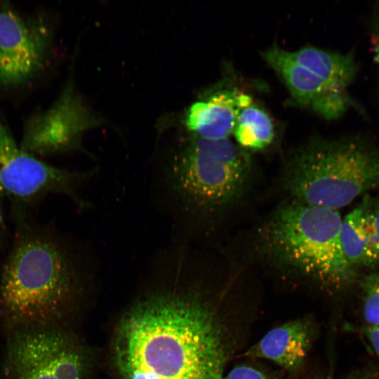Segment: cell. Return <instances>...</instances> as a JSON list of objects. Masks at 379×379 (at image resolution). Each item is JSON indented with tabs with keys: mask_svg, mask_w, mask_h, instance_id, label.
Here are the masks:
<instances>
[{
	"mask_svg": "<svg viewBox=\"0 0 379 379\" xmlns=\"http://www.w3.org/2000/svg\"><path fill=\"white\" fill-rule=\"evenodd\" d=\"M232 350L219 310L178 268L118 315L106 364L111 379H220Z\"/></svg>",
	"mask_w": 379,
	"mask_h": 379,
	"instance_id": "obj_1",
	"label": "cell"
},
{
	"mask_svg": "<svg viewBox=\"0 0 379 379\" xmlns=\"http://www.w3.org/2000/svg\"><path fill=\"white\" fill-rule=\"evenodd\" d=\"M91 286L90 272L62 237L21 223L0 272L5 333L34 328L77 331L90 305Z\"/></svg>",
	"mask_w": 379,
	"mask_h": 379,
	"instance_id": "obj_2",
	"label": "cell"
},
{
	"mask_svg": "<svg viewBox=\"0 0 379 379\" xmlns=\"http://www.w3.org/2000/svg\"><path fill=\"white\" fill-rule=\"evenodd\" d=\"M341 222L338 210L293 200L272 216L264 244L283 267L326 287L343 288L356 274L343 252Z\"/></svg>",
	"mask_w": 379,
	"mask_h": 379,
	"instance_id": "obj_3",
	"label": "cell"
},
{
	"mask_svg": "<svg viewBox=\"0 0 379 379\" xmlns=\"http://www.w3.org/2000/svg\"><path fill=\"white\" fill-rule=\"evenodd\" d=\"M286 185L294 201L338 211L379 186V154L359 142L317 140L293 154Z\"/></svg>",
	"mask_w": 379,
	"mask_h": 379,
	"instance_id": "obj_4",
	"label": "cell"
},
{
	"mask_svg": "<svg viewBox=\"0 0 379 379\" xmlns=\"http://www.w3.org/2000/svg\"><path fill=\"white\" fill-rule=\"evenodd\" d=\"M251 166L246 150L229 138L195 136L173 162L164 180L179 208L208 212L241 196Z\"/></svg>",
	"mask_w": 379,
	"mask_h": 379,
	"instance_id": "obj_5",
	"label": "cell"
},
{
	"mask_svg": "<svg viewBox=\"0 0 379 379\" xmlns=\"http://www.w3.org/2000/svg\"><path fill=\"white\" fill-rule=\"evenodd\" d=\"M100 359L77 331L15 329L6 333L0 379H95Z\"/></svg>",
	"mask_w": 379,
	"mask_h": 379,
	"instance_id": "obj_6",
	"label": "cell"
},
{
	"mask_svg": "<svg viewBox=\"0 0 379 379\" xmlns=\"http://www.w3.org/2000/svg\"><path fill=\"white\" fill-rule=\"evenodd\" d=\"M93 171H72L50 165L24 150L0 120V195L33 203L51 194L69 197L80 208L88 202L79 194Z\"/></svg>",
	"mask_w": 379,
	"mask_h": 379,
	"instance_id": "obj_7",
	"label": "cell"
},
{
	"mask_svg": "<svg viewBox=\"0 0 379 379\" xmlns=\"http://www.w3.org/2000/svg\"><path fill=\"white\" fill-rule=\"evenodd\" d=\"M50 41L44 24L1 8L0 86H16L34 79L45 66Z\"/></svg>",
	"mask_w": 379,
	"mask_h": 379,
	"instance_id": "obj_8",
	"label": "cell"
},
{
	"mask_svg": "<svg viewBox=\"0 0 379 379\" xmlns=\"http://www.w3.org/2000/svg\"><path fill=\"white\" fill-rule=\"evenodd\" d=\"M262 56L299 105L330 120L342 117L351 106L348 92L333 88L298 64L289 51L274 45L265 51Z\"/></svg>",
	"mask_w": 379,
	"mask_h": 379,
	"instance_id": "obj_9",
	"label": "cell"
},
{
	"mask_svg": "<svg viewBox=\"0 0 379 379\" xmlns=\"http://www.w3.org/2000/svg\"><path fill=\"white\" fill-rule=\"evenodd\" d=\"M81 126L80 107L67 88L50 107L29 118L20 146L38 157L65 152L76 146Z\"/></svg>",
	"mask_w": 379,
	"mask_h": 379,
	"instance_id": "obj_10",
	"label": "cell"
},
{
	"mask_svg": "<svg viewBox=\"0 0 379 379\" xmlns=\"http://www.w3.org/2000/svg\"><path fill=\"white\" fill-rule=\"evenodd\" d=\"M252 102L250 95L235 88L220 90L191 105L186 115V126L204 139L229 138L239 111Z\"/></svg>",
	"mask_w": 379,
	"mask_h": 379,
	"instance_id": "obj_11",
	"label": "cell"
},
{
	"mask_svg": "<svg viewBox=\"0 0 379 379\" xmlns=\"http://www.w3.org/2000/svg\"><path fill=\"white\" fill-rule=\"evenodd\" d=\"M312 339L309 321L291 320L268 331L245 355L272 361L285 370L294 372L303 364Z\"/></svg>",
	"mask_w": 379,
	"mask_h": 379,
	"instance_id": "obj_12",
	"label": "cell"
},
{
	"mask_svg": "<svg viewBox=\"0 0 379 379\" xmlns=\"http://www.w3.org/2000/svg\"><path fill=\"white\" fill-rule=\"evenodd\" d=\"M340 237L343 254L353 268L379 264V239L361 203L342 218Z\"/></svg>",
	"mask_w": 379,
	"mask_h": 379,
	"instance_id": "obj_13",
	"label": "cell"
},
{
	"mask_svg": "<svg viewBox=\"0 0 379 379\" xmlns=\"http://www.w3.org/2000/svg\"><path fill=\"white\" fill-rule=\"evenodd\" d=\"M290 52V51H289ZM291 56L333 88L348 92L357 72L353 56L306 46L290 52Z\"/></svg>",
	"mask_w": 379,
	"mask_h": 379,
	"instance_id": "obj_14",
	"label": "cell"
},
{
	"mask_svg": "<svg viewBox=\"0 0 379 379\" xmlns=\"http://www.w3.org/2000/svg\"><path fill=\"white\" fill-rule=\"evenodd\" d=\"M232 133L239 147L258 151L272 143L274 126L270 115L252 102L239 111Z\"/></svg>",
	"mask_w": 379,
	"mask_h": 379,
	"instance_id": "obj_15",
	"label": "cell"
},
{
	"mask_svg": "<svg viewBox=\"0 0 379 379\" xmlns=\"http://www.w3.org/2000/svg\"><path fill=\"white\" fill-rule=\"evenodd\" d=\"M362 312L365 326H379V271L366 275L361 281Z\"/></svg>",
	"mask_w": 379,
	"mask_h": 379,
	"instance_id": "obj_16",
	"label": "cell"
},
{
	"mask_svg": "<svg viewBox=\"0 0 379 379\" xmlns=\"http://www.w3.org/2000/svg\"><path fill=\"white\" fill-rule=\"evenodd\" d=\"M220 379H276L267 373L253 366L241 364L234 366Z\"/></svg>",
	"mask_w": 379,
	"mask_h": 379,
	"instance_id": "obj_17",
	"label": "cell"
},
{
	"mask_svg": "<svg viewBox=\"0 0 379 379\" xmlns=\"http://www.w3.org/2000/svg\"><path fill=\"white\" fill-rule=\"evenodd\" d=\"M364 333L373 350L379 358V326H365Z\"/></svg>",
	"mask_w": 379,
	"mask_h": 379,
	"instance_id": "obj_18",
	"label": "cell"
},
{
	"mask_svg": "<svg viewBox=\"0 0 379 379\" xmlns=\"http://www.w3.org/2000/svg\"><path fill=\"white\" fill-rule=\"evenodd\" d=\"M346 379H379V368H366L355 371Z\"/></svg>",
	"mask_w": 379,
	"mask_h": 379,
	"instance_id": "obj_19",
	"label": "cell"
},
{
	"mask_svg": "<svg viewBox=\"0 0 379 379\" xmlns=\"http://www.w3.org/2000/svg\"><path fill=\"white\" fill-rule=\"evenodd\" d=\"M374 53L376 60L379 62V27L376 32V35L374 39Z\"/></svg>",
	"mask_w": 379,
	"mask_h": 379,
	"instance_id": "obj_20",
	"label": "cell"
},
{
	"mask_svg": "<svg viewBox=\"0 0 379 379\" xmlns=\"http://www.w3.org/2000/svg\"><path fill=\"white\" fill-rule=\"evenodd\" d=\"M3 225V218H2V213L0 208V230Z\"/></svg>",
	"mask_w": 379,
	"mask_h": 379,
	"instance_id": "obj_21",
	"label": "cell"
}]
</instances>
